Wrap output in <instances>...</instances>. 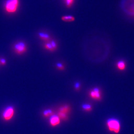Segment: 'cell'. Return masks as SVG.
<instances>
[{
  "mask_svg": "<svg viewBox=\"0 0 134 134\" xmlns=\"http://www.w3.org/2000/svg\"><path fill=\"white\" fill-rule=\"evenodd\" d=\"M120 7L126 15L134 18V0H121Z\"/></svg>",
  "mask_w": 134,
  "mask_h": 134,
  "instance_id": "1",
  "label": "cell"
},
{
  "mask_svg": "<svg viewBox=\"0 0 134 134\" xmlns=\"http://www.w3.org/2000/svg\"><path fill=\"white\" fill-rule=\"evenodd\" d=\"M107 125L110 132L115 134L120 133L121 124L119 120L113 118L108 119L107 121Z\"/></svg>",
  "mask_w": 134,
  "mask_h": 134,
  "instance_id": "2",
  "label": "cell"
},
{
  "mask_svg": "<svg viewBox=\"0 0 134 134\" xmlns=\"http://www.w3.org/2000/svg\"><path fill=\"white\" fill-rule=\"evenodd\" d=\"M19 4V0H7L5 3V10L8 13H15L18 8Z\"/></svg>",
  "mask_w": 134,
  "mask_h": 134,
  "instance_id": "3",
  "label": "cell"
},
{
  "mask_svg": "<svg viewBox=\"0 0 134 134\" xmlns=\"http://www.w3.org/2000/svg\"><path fill=\"white\" fill-rule=\"evenodd\" d=\"M27 50V46L26 44L22 41L16 43L14 46V50L15 52L19 55L23 54L26 52Z\"/></svg>",
  "mask_w": 134,
  "mask_h": 134,
  "instance_id": "4",
  "label": "cell"
},
{
  "mask_svg": "<svg viewBox=\"0 0 134 134\" xmlns=\"http://www.w3.org/2000/svg\"><path fill=\"white\" fill-rule=\"evenodd\" d=\"M14 109L11 106H8L3 111L2 116L3 119L8 121L11 119L14 114Z\"/></svg>",
  "mask_w": 134,
  "mask_h": 134,
  "instance_id": "5",
  "label": "cell"
},
{
  "mask_svg": "<svg viewBox=\"0 0 134 134\" xmlns=\"http://www.w3.org/2000/svg\"><path fill=\"white\" fill-rule=\"evenodd\" d=\"M90 95L92 98L97 100H100L101 99L100 90L98 88H94L90 92Z\"/></svg>",
  "mask_w": 134,
  "mask_h": 134,
  "instance_id": "6",
  "label": "cell"
},
{
  "mask_svg": "<svg viewBox=\"0 0 134 134\" xmlns=\"http://www.w3.org/2000/svg\"><path fill=\"white\" fill-rule=\"evenodd\" d=\"M50 122L51 125L53 126H57L60 123L59 117L57 115H52L50 118Z\"/></svg>",
  "mask_w": 134,
  "mask_h": 134,
  "instance_id": "7",
  "label": "cell"
},
{
  "mask_svg": "<svg viewBox=\"0 0 134 134\" xmlns=\"http://www.w3.org/2000/svg\"><path fill=\"white\" fill-rule=\"evenodd\" d=\"M38 36L40 38L45 42H50L51 40V37L48 34L43 32H40Z\"/></svg>",
  "mask_w": 134,
  "mask_h": 134,
  "instance_id": "8",
  "label": "cell"
},
{
  "mask_svg": "<svg viewBox=\"0 0 134 134\" xmlns=\"http://www.w3.org/2000/svg\"><path fill=\"white\" fill-rule=\"evenodd\" d=\"M117 68L121 71L125 70L126 68V62L123 60L119 61L116 64Z\"/></svg>",
  "mask_w": 134,
  "mask_h": 134,
  "instance_id": "9",
  "label": "cell"
},
{
  "mask_svg": "<svg viewBox=\"0 0 134 134\" xmlns=\"http://www.w3.org/2000/svg\"><path fill=\"white\" fill-rule=\"evenodd\" d=\"M61 19L63 21L65 22H72L74 21L75 18L72 15L63 16L61 17Z\"/></svg>",
  "mask_w": 134,
  "mask_h": 134,
  "instance_id": "10",
  "label": "cell"
},
{
  "mask_svg": "<svg viewBox=\"0 0 134 134\" xmlns=\"http://www.w3.org/2000/svg\"><path fill=\"white\" fill-rule=\"evenodd\" d=\"M66 7L70 8L74 3L75 0H63Z\"/></svg>",
  "mask_w": 134,
  "mask_h": 134,
  "instance_id": "11",
  "label": "cell"
},
{
  "mask_svg": "<svg viewBox=\"0 0 134 134\" xmlns=\"http://www.w3.org/2000/svg\"><path fill=\"white\" fill-rule=\"evenodd\" d=\"M43 46H44V48L50 52H53L55 51L53 48L50 42H45V43L43 45Z\"/></svg>",
  "mask_w": 134,
  "mask_h": 134,
  "instance_id": "12",
  "label": "cell"
},
{
  "mask_svg": "<svg viewBox=\"0 0 134 134\" xmlns=\"http://www.w3.org/2000/svg\"><path fill=\"white\" fill-rule=\"evenodd\" d=\"M69 107L68 105H65L61 107L59 109V112L66 114L69 110Z\"/></svg>",
  "mask_w": 134,
  "mask_h": 134,
  "instance_id": "13",
  "label": "cell"
},
{
  "mask_svg": "<svg viewBox=\"0 0 134 134\" xmlns=\"http://www.w3.org/2000/svg\"><path fill=\"white\" fill-rule=\"evenodd\" d=\"M56 68L60 70H63L65 69L64 65L61 63H57L55 65Z\"/></svg>",
  "mask_w": 134,
  "mask_h": 134,
  "instance_id": "14",
  "label": "cell"
},
{
  "mask_svg": "<svg viewBox=\"0 0 134 134\" xmlns=\"http://www.w3.org/2000/svg\"><path fill=\"white\" fill-rule=\"evenodd\" d=\"M82 108L86 111H90L92 110L91 105L88 104H84L82 105Z\"/></svg>",
  "mask_w": 134,
  "mask_h": 134,
  "instance_id": "15",
  "label": "cell"
},
{
  "mask_svg": "<svg viewBox=\"0 0 134 134\" xmlns=\"http://www.w3.org/2000/svg\"><path fill=\"white\" fill-rule=\"evenodd\" d=\"M43 115L45 117H48L53 114V111L51 110H45L43 113Z\"/></svg>",
  "mask_w": 134,
  "mask_h": 134,
  "instance_id": "16",
  "label": "cell"
},
{
  "mask_svg": "<svg viewBox=\"0 0 134 134\" xmlns=\"http://www.w3.org/2000/svg\"><path fill=\"white\" fill-rule=\"evenodd\" d=\"M50 43L54 50L55 51V50H57V48H58V44H57L56 41L55 40H51L50 41Z\"/></svg>",
  "mask_w": 134,
  "mask_h": 134,
  "instance_id": "17",
  "label": "cell"
},
{
  "mask_svg": "<svg viewBox=\"0 0 134 134\" xmlns=\"http://www.w3.org/2000/svg\"><path fill=\"white\" fill-rule=\"evenodd\" d=\"M81 87V84L79 82H76L74 84L75 90L76 91H78L80 90Z\"/></svg>",
  "mask_w": 134,
  "mask_h": 134,
  "instance_id": "18",
  "label": "cell"
},
{
  "mask_svg": "<svg viewBox=\"0 0 134 134\" xmlns=\"http://www.w3.org/2000/svg\"><path fill=\"white\" fill-rule=\"evenodd\" d=\"M59 117L63 119L66 120L67 119V116L66 115V114L63 113H62L59 112Z\"/></svg>",
  "mask_w": 134,
  "mask_h": 134,
  "instance_id": "19",
  "label": "cell"
},
{
  "mask_svg": "<svg viewBox=\"0 0 134 134\" xmlns=\"http://www.w3.org/2000/svg\"><path fill=\"white\" fill-rule=\"evenodd\" d=\"M0 62L2 65H6V60L5 59H2L0 60Z\"/></svg>",
  "mask_w": 134,
  "mask_h": 134,
  "instance_id": "20",
  "label": "cell"
}]
</instances>
